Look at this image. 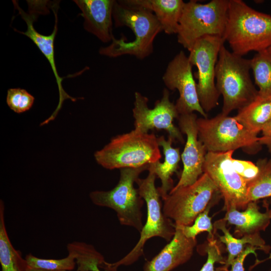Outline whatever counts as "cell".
Instances as JSON below:
<instances>
[{"mask_svg": "<svg viewBox=\"0 0 271 271\" xmlns=\"http://www.w3.org/2000/svg\"><path fill=\"white\" fill-rule=\"evenodd\" d=\"M226 222L223 218L221 219L214 222L213 227L214 230L219 229L223 233V235L217 234V237L220 242L226 245L228 252L224 265L219 269L220 270H228V267L232 261L244 249L243 248L246 244L257 247L266 253L269 252L270 248L269 246L265 244V241L260 235V233L245 235L241 238H235L227 228Z\"/></svg>", "mask_w": 271, "mask_h": 271, "instance_id": "cell-21", "label": "cell"}, {"mask_svg": "<svg viewBox=\"0 0 271 271\" xmlns=\"http://www.w3.org/2000/svg\"><path fill=\"white\" fill-rule=\"evenodd\" d=\"M198 138L207 152L221 153L242 148L255 153L261 147L259 138L235 117L222 113L211 118L197 119Z\"/></svg>", "mask_w": 271, "mask_h": 271, "instance_id": "cell-8", "label": "cell"}, {"mask_svg": "<svg viewBox=\"0 0 271 271\" xmlns=\"http://www.w3.org/2000/svg\"><path fill=\"white\" fill-rule=\"evenodd\" d=\"M149 166L120 169L119 180L115 187L109 191L91 192V200L96 205L114 210L121 225L132 227L140 232L144 226L141 209L144 200L133 184Z\"/></svg>", "mask_w": 271, "mask_h": 271, "instance_id": "cell-7", "label": "cell"}, {"mask_svg": "<svg viewBox=\"0 0 271 271\" xmlns=\"http://www.w3.org/2000/svg\"><path fill=\"white\" fill-rule=\"evenodd\" d=\"M234 151L207 152L203 166L206 173L219 190L224 200V209L232 207L246 209L247 183L234 170L232 159Z\"/></svg>", "mask_w": 271, "mask_h": 271, "instance_id": "cell-11", "label": "cell"}, {"mask_svg": "<svg viewBox=\"0 0 271 271\" xmlns=\"http://www.w3.org/2000/svg\"><path fill=\"white\" fill-rule=\"evenodd\" d=\"M152 12L167 34H177L185 2L182 0H126Z\"/></svg>", "mask_w": 271, "mask_h": 271, "instance_id": "cell-20", "label": "cell"}, {"mask_svg": "<svg viewBox=\"0 0 271 271\" xmlns=\"http://www.w3.org/2000/svg\"><path fill=\"white\" fill-rule=\"evenodd\" d=\"M256 165L259 169L258 173L247 184L248 202L271 196V159H259Z\"/></svg>", "mask_w": 271, "mask_h": 271, "instance_id": "cell-24", "label": "cell"}, {"mask_svg": "<svg viewBox=\"0 0 271 271\" xmlns=\"http://www.w3.org/2000/svg\"><path fill=\"white\" fill-rule=\"evenodd\" d=\"M84 18V27L104 43L114 38L112 32L113 0H75Z\"/></svg>", "mask_w": 271, "mask_h": 271, "instance_id": "cell-16", "label": "cell"}, {"mask_svg": "<svg viewBox=\"0 0 271 271\" xmlns=\"http://www.w3.org/2000/svg\"><path fill=\"white\" fill-rule=\"evenodd\" d=\"M259 249V248L252 245L247 246L244 249L231 263V268L230 270L227 271H244V268L243 266L244 260L246 256L250 254L253 253L256 256V253L255 250Z\"/></svg>", "mask_w": 271, "mask_h": 271, "instance_id": "cell-32", "label": "cell"}, {"mask_svg": "<svg viewBox=\"0 0 271 271\" xmlns=\"http://www.w3.org/2000/svg\"><path fill=\"white\" fill-rule=\"evenodd\" d=\"M224 42L222 37L205 36L197 40L189 51V60L197 68L195 76L198 80V99L206 113L218 104L220 94L215 83V69L220 50Z\"/></svg>", "mask_w": 271, "mask_h": 271, "instance_id": "cell-10", "label": "cell"}, {"mask_svg": "<svg viewBox=\"0 0 271 271\" xmlns=\"http://www.w3.org/2000/svg\"><path fill=\"white\" fill-rule=\"evenodd\" d=\"M178 124L187 140L181 154L183 169L177 184L172 190L194 184L203 174V166L207 153L198 138L197 117L194 112L179 115Z\"/></svg>", "mask_w": 271, "mask_h": 271, "instance_id": "cell-14", "label": "cell"}, {"mask_svg": "<svg viewBox=\"0 0 271 271\" xmlns=\"http://www.w3.org/2000/svg\"><path fill=\"white\" fill-rule=\"evenodd\" d=\"M14 3L27 26L26 32H22L19 31H17V32L27 36L37 46L49 62L55 76L59 91V102L54 112V114H57L65 99L69 98L72 101H75L76 99L68 95L64 91L62 86V78L59 76L56 67L54 54V40L57 32V12L55 11L56 9H52L55 17V24L54 30L50 35L47 36L40 34L34 28L33 26V22L35 16L34 14L30 15V14L25 13L23 10L19 7L16 1H14Z\"/></svg>", "mask_w": 271, "mask_h": 271, "instance_id": "cell-17", "label": "cell"}, {"mask_svg": "<svg viewBox=\"0 0 271 271\" xmlns=\"http://www.w3.org/2000/svg\"><path fill=\"white\" fill-rule=\"evenodd\" d=\"M68 251V256L61 259L40 258L31 253L27 254L25 259L30 268L48 271H70L74 268L76 262L74 253L71 250Z\"/></svg>", "mask_w": 271, "mask_h": 271, "instance_id": "cell-27", "label": "cell"}, {"mask_svg": "<svg viewBox=\"0 0 271 271\" xmlns=\"http://www.w3.org/2000/svg\"><path fill=\"white\" fill-rule=\"evenodd\" d=\"M256 201L249 202L244 211H239L232 207L226 210L223 219L235 226L234 234L236 237L260 233L264 231L270 223L271 214L266 209L265 213L259 211Z\"/></svg>", "mask_w": 271, "mask_h": 271, "instance_id": "cell-18", "label": "cell"}, {"mask_svg": "<svg viewBox=\"0 0 271 271\" xmlns=\"http://www.w3.org/2000/svg\"><path fill=\"white\" fill-rule=\"evenodd\" d=\"M91 271H101L99 269V266L98 265H94L91 268ZM104 271H109L108 270H105Z\"/></svg>", "mask_w": 271, "mask_h": 271, "instance_id": "cell-36", "label": "cell"}, {"mask_svg": "<svg viewBox=\"0 0 271 271\" xmlns=\"http://www.w3.org/2000/svg\"><path fill=\"white\" fill-rule=\"evenodd\" d=\"M250 59L228 50L224 45L220 50L215 69L216 86L223 97L222 113L225 115L239 110L258 96L250 75Z\"/></svg>", "mask_w": 271, "mask_h": 271, "instance_id": "cell-3", "label": "cell"}, {"mask_svg": "<svg viewBox=\"0 0 271 271\" xmlns=\"http://www.w3.org/2000/svg\"><path fill=\"white\" fill-rule=\"evenodd\" d=\"M266 51L271 54V47H270L268 49L266 50Z\"/></svg>", "mask_w": 271, "mask_h": 271, "instance_id": "cell-38", "label": "cell"}, {"mask_svg": "<svg viewBox=\"0 0 271 271\" xmlns=\"http://www.w3.org/2000/svg\"><path fill=\"white\" fill-rule=\"evenodd\" d=\"M221 196L210 177L205 173L193 184L171 190L163 199V212L175 225H192L196 217Z\"/></svg>", "mask_w": 271, "mask_h": 271, "instance_id": "cell-9", "label": "cell"}, {"mask_svg": "<svg viewBox=\"0 0 271 271\" xmlns=\"http://www.w3.org/2000/svg\"><path fill=\"white\" fill-rule=\"evenodd\" d=\"M215 202H213L210 203L206 208L196 217L192 225H178L187 237L196 238L198 234L204 231L208 232V238L214 237V227L211 223V217L209 216L208 214L210 208Z\"/></svg>", "mask_w": 271, "mask_h": 271, "instance_id": "cell-28", "label": "cell"}, {"mask_svg": "<svg viewBox=\"0 0 271 271\" xmlns=\"http://www.w3.org/2000/svg\"><path fill=\"white\" fill-rule=\"evenodd\" d=\"M229 0H212L202 4L191 0L185 3L177 31L178 42L189 51L205 36L223 38Z\"/></svg>", "mask_w": 271, "mask_h": 271, "instance_id": "cell-6", "label": "cell"}, {"mask_svg": "<svg viewBox=\"0 0 271 271\" xmlns=\"http://www.w3.org/2000/svg\"><path fill=\"white\" fill-rule=\"evenodd\" d=\"M235 117L249 131L257 134L271 118V97L258 95L251 103L238 110Z\"/></svg>", "mask_w": 271, "mask_h": 271, "instance_id": "cell-22", "label": "cell"}, {"mask_svg": "<svg viewBox=\"0 0 271 271\" xmlns=\"http://www.w3.org/2000/svg\"><path fill=\"white\" fill-rule=\"evenodd\" d=\"M28 271H48V270H41V269H33L30 268L29 267ZM60 271H66V270H60Z\"/></svg>", "mask_w": 271, "mask_h": 271, "instance_id": "cell-37", "label": "cell"}, {"mask_svg": "<svg viewBox=\"0 0 271 271\" xmlns=\"http://www.w3.org/2000/svg\"><path fill=\"white\" fill-rule=\"evenodd\" d=\"M232 164L234 170L247 184L255 178L259 172L257 166L249 161L232 158Z\"/></svg>", "mask_w": 271, "mask_h": 271, "instance_id": "cell-31", "label": "cell"}, {"mask_svg": "<svg viewBox=\"0 0 271 271\" xmlns=\"http://www.w3.org/2000/svg\"><path fill=\"white\" fill-rule=\"evenodd\" d=\"M112 18L116 27L130 28L135 36L134 40L125 42L124 38H114L109 46L99 49L101 55L112 58L129 55L144 59L153 53L154 41L163 30L152 12L126 0L115 1Z\"/></svg>", "mask_w": 271, "mask_h": 271, "instance_id": "cell-1", "label": "cell"}, {"mask_svg": "<svg viewBox=\"0 0 271 271\" xmlns=\"http://www.w3.org/2000/svg\"><path fill=\"white\" fill-rule=\"evenodd\" d=\"M35 98L26 90L11 88L8 90L7 102L9 107L15 112L20 113L30 109Z\"/></svg>", "mask_w": 271, "mask_h": 271, "instance_id": "cell-29", "label": "cell"}, {"mask_svg": "<svg viewBox=\"0 0 271 271\" xmlns=\"http://www.w3.org/2000/svg\"><path fill=\"white\" fill-rule=\"evenodd\" d=\"M263 205L266 209L269 210L271 214V196L264 199Z\"/></svg>", "mask_w": 271, "mask_h": 271, "instance_id": "cell-35", "label": "cell"}, {"mask_svg": "<svg viewBox=\"0 0 271 271\" xmlns=\"http://www.w3.org/2000/svg\"><path fill=\"white\" fill-rule=\"evenodd\" d=\"M193 66L188 56L181 51L169 63L162 79L169 89L179 92L175 105L179 115L197 111L207 118L198 99Z\"/></svg>", "mask_w": 271, "mask_h": 271, "instance_id": "cell-13", "label": "cell"}, {"mask_svg": "<svg viewBox=\"0 0 271 271\" xmlns=\"http://www.w3.org/2000/svg\"><path fill=\"white\" fill-rule=\"evenodd\" d=\"M175 227L172 240L152 260L146 262L143 271H170L191 257L196 238H188L179 226L175 225Z\"/></svg>", "mask_w": 271, "mask_h": 271, "instance_id": "cell-15", "label": "cell"}, {"mask_svg": "<svg viewBox=\"0 0 271 271\" xmlns=\"http://www.w3.org/2000/svg\"><path fill=\"white\" fill-rule=\"evenodd\" d=\"M259 142L261 145H265L267 147L269 152L271 153V137H261L259 138Z\"/></svg>", "mask_w": 271, "mask_h": 271, "instance_id": "cell-33", "label": "cell"}, {"mask_svg": "<svg viewBox=\"0 0 271 271\" xmlns=\"http://www.w3.org/2000/svg\"><path fill=\"white\" fill-rule=\"evenodd\" d=\"M5 206L0 202V263L2 271H28L26 259L13 246L8 234L4 217Z\"/></svg>", "mask_w": 271, "mask_h": 271, "instance_id": "cell-23", "label": "cell"}, {"mask_svg": "<svg viewBox=\"0 0 271 271\" xmlns=\"http://www.w3.org/2000/svg\"><path fill=\"white\" fill-rule=\"evenodd\" d=\"M159 147L154 134L134 129L113 137L94 156L96 162L106 169L139 168L161 159Z\"/></svg>", "mask_w": 271, "mask_h": 271, "instance_id": "cell-4", "label": "cell"}, {"mask_svg": "<svg viewBox=\"0 0 271 271\" xmlns=\"http://www.w3.org/2000/svg\"><path fill=\"white\" fill-rule=\"evenodd\" d=\"M68 250L72 251L78 265L76 271H90L91 268L97 265L99 267L104 264L103 255L90 244L84 242H73L67 246Z\"/></svg>", "mask_w": 271, "mask_h": 271, "instance_id": "cell-26", "label": "cell"}, {"mask_svg": "<svg viewBox=\"0 0 271 271\" xmlns=\"http://www.w3.org/2000/svg\"><path fill=\"white\" fill-rule=\"evenodd\" d=\"M158 145L163 148L164 161L160 160L150 164L149 170L153 171L160 178L162 185L157 188L162 199L165 198L174 188L172 175L177 171L181 159L180 149L173 148V141L170 138L166 140L164 136L157 138Z\"/></svg>", "mask_w": 271, "mask_h": 271, "instance_id": "cell-19", "label": "cell"}, {"mask_svg": "<svg viewBox=\"0 0 271 271\" xmlns=\"http://www.w3.org/2000/svg\"><path fill=\"white\" fill-rule=\"evenodd\" d=\"M169 97V90L165 88L161 99L158 100L154 108L150 109L148 105V98L136 92L132 109L134 129L145 133L150 129H164L173 142L177 140L183 144L184 140L182 132L173 123L174 118H178L179 113Z\"/></svg>", "mask_w": 271, "mask_h": 271, "instance_id": "cell-12", "label": "cell"}, {"mask_svg": "<svg viewBox=\"0 0 271 271\" xmlns=\"http://www.w3.org/2000/svg\"><path fill=\"white\" fill-rule=\"evenodd\" d=\"M250 64L258 95L271 97V54L266 50L257 52L250 59Z\"/></svg>", "mask_w": 271, "mask_h": 271, "instance_id": "cell-25", "label": "cell"}, {"mask_svg": "<svg viewBox=\"0 0 271 271\" xmlns=\"http://www.w3.org/2000/svg\"><path fill=\"white\" fill-rule=\"evenodd\" d=\"M223 38L233 53L243 56L271 47V16L256 11L241 0H229Z\"/></svg>", "mask_w": 271, "mask_h": 271, "instance_id": "cell-2", "label": "cell"}, {"mask_svg": "<svg viewBox=\"0 0 271 271\" xmlns=\"http://www.w3.org/2000/svg\"><path fill=\"white\" fill-rule=\"evenodd\" d=\"M206 245L205 251L207 253V259L200 271H216L214 269V264L218 262L224 264L226 259L222 255L220 246L214 238H209Z\"/></svg>", "mask_w": 271, "mask_h": 271, "instance_id": "cell-30", "label": "cell"}, {"mask_svg": "<svg viewBox=\"0 0 271 271\" xmlns=\"http://www.w3.org/2000/svg\"><path fill=\"white\" fill-rule=\"evenodd\" d=\"M262 136L265 137H271V118L263 127L261 130Z\"/></svg>", "mask_w": 271, "mask_h": 271, "instance_id": "cell-34", "label": "cell"}, {"mask_svg": "<svg viewBox=\"0 0 271 271\" xmlns=\"http://www.w3.org/2000/svg\"><path fill=\"white\" fill-rule=\"evenodd\" d=\"M156 178V174L149 170L146 178H138L136 181L139 193L147 207V221L140 232V238L138 243L121 259L112 263L105 262L101 267L109 271H116L119 266L129 265L137 260L143 254L145 244L149 239L160 237L170 241L173 238L176 231L175 224L163 212L161 196L155 186Z\"/></svg>", "mask_w": 271, "mask_h": 271, "instance_id": "cell-5", "label": "cell"}]
</instances>
